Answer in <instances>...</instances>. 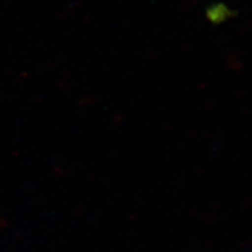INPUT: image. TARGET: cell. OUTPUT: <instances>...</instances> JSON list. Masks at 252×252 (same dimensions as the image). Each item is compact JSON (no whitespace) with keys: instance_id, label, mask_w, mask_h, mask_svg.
<instances>
[{"instance_id":"1","label":"cell","mask_w":252,"mask_h":252,"mask_svg":"<svg viewBox=\"0 0 252 252\" xmlns=\"http://www.w3.org/2000/svg\"><path fill=\"white\" fill-rule=\"evenodd\" d=\"M229 12V9L222 4H214L212 7L207 8V17L210 21H213L214 24H219L220 21H223L226 18V13Z\"/></svg>"}]
</instances>
